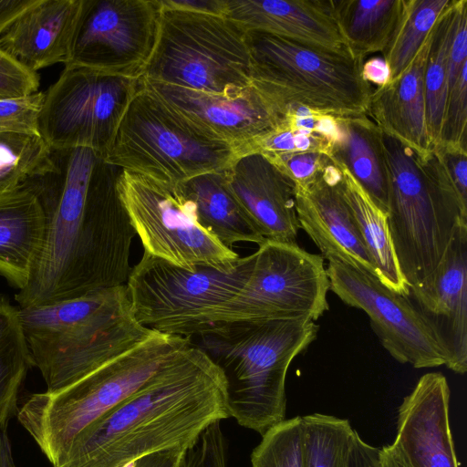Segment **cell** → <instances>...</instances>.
Returning <instances> with one entry per match:
<instances>
[{
	"instance_id": "obj_28",
	"label": "cell",
	"mask_w": 467,
	"mask_h": 467,
	"mask_svg": "<svg viewBox=\"0 0 467 467\" xmlns=\"http://www.w3.org/2000/svg\"><path fill=\"white\" fill-rule=\"evenodd\" d=\"M335 17L355 57L383 52L395 28L401 0H332Z\"/></svg>"
},
{
	"instance_id": "obj_10",
	"label": "cell",
	"mask_w": 467,
	"mask_h": 467,
	"mask_svg": "<svg viewBox=\"0 0 467 467\" xmlns=\"http://www.w3.org/2000/svg\"><path fill=\"white\" fill-rule=\"evenodd\" d=\"M254 254L226 269L188 270L143 253L126 282L130 313L161 334L191 338L209 329L212 313L231 299L249 276Z\"/></svg>"
},
{
	"instance_id": "obj_32",
	"label": "cell",
	"mask_w": 467,
	"mask_h": 467,
	"mask_svg": "<svg viewBox=\"0 0 467 467\" xmlns=\"http://www.w3.org/2000/svg\"><path fill=\"white\" fill-rule=\"evenodd\" d=\"M305 467H348L355 430L347 419L313 413L302 417Z\"/></svg>"
},
{
	"instance_id": "obj_20",
	"label": "cell",
	"mask_w": 467,
	"mask_h": 467,
	"mask_svg": "<svg viewBox=\"0 0 467 467\" xmlns=\"http://www.w3.org/2000/svg\"><path fill=\"white\" fill-rule=\"evenodd\" d=\"M226 186L265 240L296 243L295 183L260 152L238 156L223 171Z\"/></svg>"
},
{
	"instance_id": "obj_42",
	"label": "cell",
	"mask_w": 467,
	"mask_h": 467,
	"mask_svg": "<svg viewBox=\"0 0 467 467\" xmlns=\"http://www.w3.org/2000/svg\"><path fill=\"white\" fill-rule=\"evenodd\" d=\"M161 7L224 16L226 0H160Z\"/></svg>"
},
{
	"instance_id": "obj_40",
	"label": "cell",
	"mask_w": 467,
	"mask_h": 467,
	"mask_svg": "<svg viewBox=\"0 0 467 467\" xmlns=\"http://www.w3.org/2000/svg\"><path fill=\"white\" fill-rule=\"evenodd\" d=\"M434 149L460 201L467 206V150L442 146Z\"/></svg>"
},
{
	"instance_id": "obj_23",
	"label": "cell",
	"mask_w": 467,
	"mask_h": 467,
	"mask_svg": "<svg viewBox=\"0 0 467 467\" xmlns=\"http://www.w3.org/2000/svg\"><path fill=\"white\" fill-rule=\"evenodd\" d=\"M431 38V31L400 77L372 90L367 113L382 132L420 154L431 150L424 90Z\"/></svg>"
},
{
	"instance_id": "obj_11",
	"label": "cell",
	"mask_w": 467,
	"mask_h": 467,
	"mask_svg": "<svg viewBox=\"0 0 467 467\" xmlns=\"http://www.w3.org/2000/svg\"><path fill=\"white\" fill-rule=\"evenodd\" d=\"M253 254L248 278L211 314L210 327L275 319L316 321L329 308L330 286L323 256L306 252L296 243L269 240Z\"/></svg>"
},
{
	"instance_id": "obj_27",
	"label": "cell",
	"mask_w": 467,
	"mask_h": 467,
	"mask_svg": "<svg viewBox=\"0 0 467 467\" xmlns=\"http://www.w3.org/2000/svg\"><path fill=\"white\" fill-rule=\"evenodd\" d=\"M334 163L340 171V190L352 213L376 275L396 293L407 296L409 286L398 264L387 214L373 202L344 166Z\"/></svg>"
},
{
	"instance_id": "obj_17",
	"label": "cell",
	"mask_w": 467,
	"mask_h": 467,
	"mask_svg": "<svg viewBox=\"0 0 467 467\" xmlns=\"http://www.w3.org/2000/svg\"><path fill=\"white\" fill-rule=\"evenodd\" d=\"M143 81L177 111L232 145L238 156L252 153L283 118L276 105L254 85L237 96H224Z\"/></svg>"
},
{
	"instance_id": "obj_35",
	"label": "cell",
	"mask_w": 467,
	"mask_h": 467,
	"mask_svg": "<svg viewBox=\"0 0 467 467\" xmlns=\"http://www.w3.org/2000/svg\"><path fill=\"white\" fill-rule=\"evenodd\" d=\"M466 76L467 66L448 90L438 146L467 150Z\"/></svg>"
},
{
	"instance_id": "obj_45",
	"label": "cell",
	"mask_w": 467,
	"mask_h": 467,
	"mask_svg": "<svg viewBox=\"0 0 467 467\" xmlns=\"http://www.w3.org/2000/svg\"><path fill=\"white\" fill-rule=\"evenodd\" d=\"M375 467H409V465L393 442L379 449Z\"/></svg>"
},
{
	"instance_id": "obj_38",
	"label": "cell",
	"mask_w": 467,
	"mask_h": 467,
	"mask_svg": "<svg viewBox=\"0 0 467 467\" xmlns=\"http://www.w3.org/2000/svg\"><path fill=\"white\" fill-rule=\"evenodd\" d=\"M264 155L280 168L295 185L308 184L333 162L329 156L314 151H291Z\"/></svg>"
},
{
	"instance_id": "obj_15",
	"label": "cell",
	"mask_w": 467,
	"mask_h": 467,
	"mask_svg": "<svg viewBox=\"0 0 467 467\" xmlns=\"http://www.w3.org/2000/svg\"><path fill=\"white\" fill-rule=\"evenodd\" d=\"M330 290L346 305L364 311L383 348L397 361L416 368L446 364V356L407 296L374 274L337 260L327 267Z\"/></svg>"
},
{
	"instance_id": "obj_44",
	"label": "cell",
	"mask_w": 467,
	"mask_h": 467,
	"mask_svg": "<svg viewBox=\"0 0 467 467\" xmlns=\"http://www.w3.org/2000/svg\"><path fill=\"white\" fill-rule=\"evenodd\" d=\"M37 0H0V36Z\"/></svg>"
},
{
	"instance_id": "obj_36",
	"label": "cell",
	"mask_w": 467,
	"mask_h": 467,
	"mask_svg": "<svg viewBox=\"0 0 467 467\" xmlns=\"http://www.w3.org/2000/svg\"><path fill=\"white\" fill-rule=\"evenodd\" d=\"M44 100V92L11 99H0V133H37L38 116Z\"/></svg>"
},
{
	"instance_id": "obj_18",
	"label": "cell",
	"mask_w": 467,
	"mask_h": 467,
	"mask_svg": "<svg viewBox=\"0 0 467 467\" xmlns=\"http://www.w3.org/2000/svg\"><path fill=\"white\" fill-rule=\"evenodd\" d=\"M339 178V169L332 162L308 184L295 185L299 227L315 243L323 258L345 262L376 275L340 190Z\"/></svg>"
},
{
	"instance_id": "obj_33",
	"label": "cell",
	"mask_w": 467,
	"mask_h": 467,
	"mask_svg": "<svg viewBox=\"0 0 467 467\" xmlns=\"http://www.w3.org/2000/svg\"><path fill=\"white\" fill-rule=\"evenodd\" d=\"M50 151L40 134L0 133V195L38 173L48 163Z\"/></svg>"
},
{
	"instance_id": "obj_31",
	"label": "cell",
	"mask_w": 467,
	"mask_h": 467,
	"mask_svg": "<svg viewBox=\"0 0 467 467\" xmlns=\"http://www.w3.org/2000/svg\"><path fill=\"white\" fill-rule=\"evenodd\" d=\"M457 0L436 21L424 73L426 127L431 150L440 143L448 95V58L455 20Z\"/></svg>"
},
{
	"instance_id": "obj_30",
	"label": "cell",
	"mask_w": 467,
	"mask_h": 467,
	"mask_svg": "<svg viewBox=\"0 0 467 467\" xmlns=\"http://www.w3.org/2000/svg\"><path fill=\"white\" fill-rule=\"evenodd\" d=\"M451 3V0H401L395 28L382 52L390 71V81L409 67Z\"/></svg>"
},
{
	"instance_id": "obj_37",
	"label": "cell",
	"mask_w": 467,
	"mask_h": 467,
	"mask_svg": "<svg viewBox=\"0 0 467 467\" xmlns=\"http://www.w3.org/2000/svg\"><path fill=\"white\" fill-rule=\"evenodd\" d=\"M180 467H227L226 442L221 423L209 426L186 449Z\"/></svg>"
},
{
	"instance_id": "obj_1",
	"label": "cell",
	"mask_w": 467,
	"mask_h": 467,
	"mask_svg": "<svg viewBox=\"0 0 467 467\" xmlns=\"http://www.w3.org/2000/svg\"><path fill=\"white\" fill-rule=\"evenodd\" d=\"M120 171L88 148H51L48 163L22 183L38 198L47 231L15 296L19 307L126 285L136 234L117 190Z\"/></svg>"
},
{
	"instance_id": "obj_8",
	"label": "cell",
	"mask_w": 467,
	"mask_h": 467,
	"mask_svg": "<svg viewBox=\"0 0 467 467\" xmlns=\"http://www.w3.org/2000/svg\"><path fill=\"white\" fill-rule=\"evenodd\" d=\"M252 83L280 109L300 105L337 118L367 115L372 89L364 58L315 48L258 31H245Z\"/></svg>"
},
{
	"instance_id": "obj_9",
	"label": "cell",
	"mask_w": 467,
	"mask_h": 467,
	"mask_svg": "<svg viewBox=\"0 0 467 467\" xmlns=\"http://www.w3.org/2000/svg\"><path fill=\"white\" fill-rule=\"evenodd\" d=\"M141 78L237 96L253 85L245 31L225 16L161 7L158 41Z\"/></svg>"
},
{
	"instance_id": "obj_7",
	"label": "cell",
	"mask_w": 467,
	"mask_h": 467,
	"mask_svg": "<svg viewBox=\"0 0 467 467\" xmlns=\"http://www.w3.org/2000/svg\"><path fill=\"white\" fill-rule=\"evenodd\" d=\"M237 157L232 145L177 111L141 78L103 160L121 170L179 184L223 171Z\"/></svg>"
},
{
	"instance_id": "obj_2",
	"label": "cell",
	"mask_w": 467,
	"mask_h": 467,
	"mask_svg": "<svg viewBox=\"0 0 467 467\" xmlns=\"http://www.w3.org/2000/svg\"><path fill=\"white\" fill-rule=\"evenodd\" d=\"M226 418L223 373L189 342L137 391L83 429L62 467H124L153 452L189 447Z\"/></svg>"
},
{
	"instance_id": "obj_29",
	"label": "cell",
	"mask_w": 467,
	"mask_h": 467,
	"mask_svg": "<svg viewBox=\"0 0 467 467\" xmlns=\"http://www.w3.org/2000/svg\"><path fill=\"white\" fill-rule=\"evenodd\" d=\"M32 367L18 306L0 295V424L17 415L19 393Z\"/></svg>"
},
{
	"instance_id": "obj_25",
	"label": "cell",
	"mask_w": 467,
	"mask_h": 467,
	"mask_svg": "<svg viewBox=\"0 0 467 467\" xmlns=\"http://www.w3.org/2000/svg\"><path fill=\"white\" fill-rule=\"evenodd\" d=\"M338 138L331 159L344 166L387 214L389 177L382 132L368 115L338 118Z\"/></svg>"
},
{
	"instance_id": "obj_5",
	"label": "cell",
	"mask_w": 467,
	"mask_h": 467,
	"mask_svg": "<svg viewBox=\"0 0 467 467\" xmlns=\"http://www.w3.org/2000/svg\"><path fill=\"white\" fill-rule=\"evenodd\" d=\"M382 144L389 177L388 224L400 272L410 286L436 268L456 227L467 223V206L435 149L420 154L384 132Z\"/></svg>"
},
{
	"instance_id": "obj_21",
	"label": "cell",
	"mask_w": 467,
	"mask_h": 467,
	"mask_svg": "<svg viewBox=\"0 0 467 467\" xmlns=\"http://www.w3.org/2000/svg\"><path fill=\"white\" fill-rule=\"evenodd\" d=\"M224 16L244 31L351 54L339 31L332 0H226Z\"/></svg>"
},
{
	"instance_id": "obj_3",
	"label": "cell",
	"mask_w": 467,
	"mask_h": 467,
	"mask_svg": "<svg viewBox=\"0 0 467 467\" xmlns=\"http://www.w3.org/2000/svg\"><path fill=\"white\" fill-rule=\"evenodd\" d=\"M18 310L47 391L78 381L155 333L133 318L126 285Z\"/></svg>"
},
{
	"instance_id": "obj_19",
	"label": "cell",
	"mask_w": 467,
	"mask_h": 467,
	"mask_svg": "<svg viewBox=\"0 0 467 467\" xmlns=\"http://www.w3.org/2000/svg\"><path fill=\"white\" fill-rule=\"evenodd\" d=\"M450 395L446 378L429 372L400 405L394 443L409 467H459L449 420Z\"/></svg>"
},
{
	"instance_id": "obj_6",
	"label": "cell",
	"mask_w": 467,
	"mask_h": 467,
	"mask_svg": "<svg viewBox=\"0 0 467 467\" xmlns=\"http://www.w3.org/2000/svg\"><path fill=\"white\" fill-rule=\"evenodd\" d=\"M191 338L155 332L78 381L28 396L17 419L53 467H62L75 437L142 387Z\"/></svg>"
},
{
	"instance_id": "obj_24",
	"label": "cell",
	"mask_w": 467,
	"mask_h": 467,
	"mask_svg": "<svg viewBox=\"0 0 467 467\" xmlns=\"http://www.w3.org/2000/svg\"><path fill=\"white\" fill-rule=\"evenodd\" d=\"M46 216L35 192L21 184L0 195V275L24 289L42 250Z\"/></svg>"
},
{
	"instance_id": "obj_34",
	"label": "cell",
	"mask_w": 467,
	"mask_h": 467,
	"mask_svg": "<svg viewBox=\"0 0 467 467\" xmlns=\"http://www.w3.org/2000/svg\"><path fill=\"white\" fill-rule=\"evenodd\" d=\"M252 467H305V431L300 416L284 420L262 435Z\"/></svg>"
},
{
	"instance_id": "obj_13",
	"label": "cell",
	"mask_w": 467,
	"mask_h": 467,
	"mask_svg": "<svg viewBox=\"0 0 467 467\" xmlns=\"http://www.w3.org/2000/svg\"><path fill=\"white\" fill-rule=\"evenodd\" d=\"M141 78L65 66L44 92L39 134L53 149L88 148L104 159Z\"/></svg>"
},
{
	"instance_id": "obj_22",
	"label": "cell",
	"mask_w": 467,
	"mask_h": 467,
	"mask_svg": "<svg viewBox=\"0 0 467 467\" xmlns=\"http://www.w3.org/2000/svg\"><path fill=\"white\" fill-rule=\"evenodd\" d=\"M84 0H37L0 36V48L33 72L67 65Z\"/></svg>"
},
{
	"instance_id": "obj_12",
	"label": "cell",
	"mask_w": 467,
	"mask_h": 467,
	"mask_svg": "<svg viewBox=\"0 0 467 467\" xmlns=\"http://www.w3.org/2000/svg\"><path fill=\"white\" fill-rule=\"evenodd\" d=\"M117 190L145 253L192 271L200 265L226 269L239 260L199 223L181 183L121 170Z\"/></svg>"
},
{
	"instance_id": "obj_14",
	"label": "cell",
	"mask_w": 467,
	"mask_h": 467,
	"mask_svg": "<svg viewBox=\"0 0 467 467\" xmlns=\"http://www.w3.org/2000/svg\"><path fill=\"white\" fill-rule=\"evenodd\" d=\"M160 0H84L65 66L141 78L160 32Z\"/></svg>"
},
{
	"instance_id": "obj_41",
	"label": "cell",
	"mask_w": 467,
	"mask_h": 467,
	"mask_svg": "<svg viewBox=\"0 0 467 467\" xmlns=\"http://www.w3.org/2000/svg\"><path fill=\"white\" fill-rule=\"evenodd\" d=\"M188 447H176L145 455L124 467H180Z\"/></svg>"
},
{
	"instance_id": "obj_46",
	"label": "cell",
	"mask_w": 467,
	"mask_h": 467,
	"mask_svg": "<svg viewBox=\"0 0 467 467\" xmlns=\"http://www.w3.org/2000/svg\"><path fill=\"white\" fill-rule=\"evenodd\" d=\"M7 427L8 423L0 424V467H16L12 454Z\"/></svg>"
},
{
	"instance_id": "obj_16",
	"label": "cell",
	"mask_w": 467,
	"mask_h": 467,
	"mask_svg": "<svg viewBox=\"0 0 467 467\" xmlns=\"http://www.w3.org/2000/svg\"><path fill=\"white\" fill-rule=\"evenodd\" d=\"M407 297L446 356L445 366L467 371V223H461L436 268L409 286Z\"/></svg>"
},
{
	"instance_id": "obj_4",
	"label": "cell",
	"mask_w": 467,
	"mask_h": 467,
	"mask_svg": "<svg viewBox=\"0 0 467 467\" xmlns=\"http://www.w3.org/2000/svg\"><path fill=\"white\" fill-rule=\"evenodd\" d=\"M315 321L275 319L215 325L198 336L226 381L228 416L261 436L285 420V378L316 339Z\"/></svg>"
},
{
	"instance_id": "obj_39",
	"label": "cell",
	"mask_w": 467,
	"mask_h": 467,
	"mask_svg": "<svg viewBox=\"0 0 467 467\" xmlns=\"http://www.w3.org/2000/svg\"><path fill=\"white\" fill-rule=\"evenodd\" d=\"M40 78L0 48V99H18L38 92Z\"/></svg>"
},
{
	"instance_id": "obj_43",
	"label": "cell",
	"mask_w": 467,
	"mask_h": 467,
	"mask_svg": "<svg viewBox=\"0 0 467 467\" xmlns=\"http://www.w3.org/2000/svg\"><path fill=\"white\" fill-rule=\"evenodd\" d=\"M363 79L380 88L390 81L389 68L383 57H372L363 62L361 67Z\"/></svg>"
},
{
	"instance_id": "obj_26",
	"label": "cell",
	"mask_w": 467,
	"mask_h": 467,
	"mask_svg": "<svg viewBox=\"0 0 467 467\" xmlns=\"http://www.w3.org/2000/svg\"><path fill=\"white\" fill-rule=\"evenodd\" d=\"M223 171L204 173L181 183L195 204L198 222L229 249L242 242L260 245L265 240L228 190Z\"/></svg>"
}]
</instances>
